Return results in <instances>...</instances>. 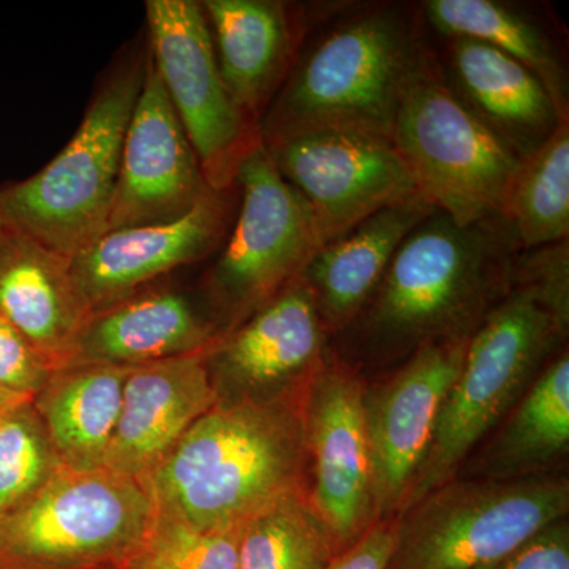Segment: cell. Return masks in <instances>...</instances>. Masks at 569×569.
Returning a JSON list of instances; mask_svg holds the SVG:
<instances>
[{
  "instance_id": "15",
  "label": "cell",
  "mask_w": 569,
  "mask_h": 569,
  "mask_svg": "<svg viewBox=\"0 0 569 569\" xmlns=\"http://www.w3.org/2000/svg\"><path fill=\"white\" fill-rule=\"evenodd\" d=\"M310 438L318 518L339 553L369 529L373 503L366 399L358 378L342 367L326 370L318 380Z\"/></svg>"
},
{
  "instance_id": "29",
  "label": "cell",
  "mask_w": 569,
  "mask_h": 569,
  "mask_svg": "<svg viewBox=\"0 0 569 569\" xmlns=\"http://www.w3.org/2000/svg\"><path fill=\"white\" fill-rule=\"evenodd\" d=\"M241 531L198 530L156 509L148 535L123 569H239Z\"/></svg>"
},
{
  "instance_id": "22",
  "label": "cell",
  "mask_w": 569,
  "mask_h": 569,
  "mask_svg": "<svg viewBox=\"0 0 569 569\" xmlns=\"http://www.w3.org/2000/svg\"><path fill=\"white\" fill-rule=\"evenodd\" d=\"M132 367L102 362L62 367L36 396L37 413L63 466L80 471L104 468Z\"/></svg>"
},
{
  "instance_id": "25",
  "label": "cell",
  "mask_w": 569,
  "mask_h": 569,
  "mask_svg": "<svg viewBox=\"0 0 569 569\" xmlns=\"http://www.w3.org/2000/svg\"><path fill=\"white\" fill-rule=\"evenodd\" d=\"M501 216L522 250L569 239V119L520 163Z\"/></svg>"
},
{
  "instance_id": "14",
  "label": "cell",
  "mask_w": 569,
  "mask_h": 569,
  "mask_svg": "<svg viewBox=\"0 0 569 569\" xmlns=\"http://www.w3.org/2000/svg\"><path fill=\"white\" fill-rule=\"evenodd\" d=\"M230 192H212L170 222L107 231L70 260L91 313L132 296L141 284L213 252L230 227Z\"/></svg>"
},
{
  "instance_id": "2",
  "label": "cell",
  "mask_w": 569,
  "mask_h": 569,
  "mask_svg": "<svg viewBox=\"0 0 569 569\" xmlns=\"http://www.w3.org/2000/svg\"><path fill=\"white\" fill-rule=\"evenodd\" d=\"M522 252L511 224L493 216L468 227L437 211L407 236L369 301L367 336L378 347H425L470 337L492 302L515 287Z\"/></svg>"
},
{
  "instance_id": "34",
  "label": "cell",
  "mask_w": 569,
  "mask_h": 569,
  "mask_svg": "<svg viewBox=\"0 0 569 569\" xmlns=\"http://www.w3.org/2000/svg\"><path fill=\"white\" fill-rule=\"evenodd\" d=\"M32 397L18 395V392L10 391L0 385V417L9 413L13 408L22 406V403L32 402Z\"/></svg>"
},
{
  "instance_id": "26",
  "label": "cell",
  "mask_w": 569,
  "mask_h": 569,
  "mask_svg": "<svg viewBox=\"0 0 569 569\" xmlns=\"http://www.w3.org/2000/svg\"><path fill=\"white\" fill-rule=\"evenodd\" d=\"M337 556L320 518L288 493L242 527L239 569H325Z\"/></svg>"
},
{
  "instance_id": "11",
  "label": "cell",
  "mask_w": 569,
  "mask_h": 569,
  "mask_svg": "<svg viewBox=\"0 0 569 569\" xmlns=\"http://www.w3.org/2000/svg\"><path fill=\"white\" fill-rule=\"evenodd\" d=\"M264 149L309 206L321 249L377 212L421 193L395 142L383 134L316 130Z\"/></svg>"
},
{
  "instance_id": "13",
  "label": "cell",
  "mask_w": 569,
  "mask_h": 569,
  "mask_svg": "<svg viewBox=\"0 0 569 569\" xmlns=\"http://www.w3.org/2000/svg\"><path fill=\"white\" fill-rule=\"evenodd\" d=\"M470 337L419 348L376 400H366L372 497L381 508L395 507L413 488Z\"/></svg>"
},
{
  "instance_id": "8",
  "label": "cell",
  "mask_w": 569,
  "mask_h": 569,
  "mask_svg": "<svg viewBox=\"0 0 569 569\" xmlns=\"http://www.w3.org/2000/svg\"><path fill=\"white\" fill-rule=\"evenodd\" d=\"M149 52L213 192L234 189L239 168L261 144L260 126L231 99L201 2L148 0Z\"/></svg>"
},
{
  "instance_id": "9",
  "label": "cell",
  "mask_w": 569,
  "mask_h": 569,
  "mask_svg": "<svg viewBox=\"0 0 569 569\" xmlns=\"http://www.w3.org/2000/svg\"><path fill=\"white\" fill-rule=\"evenodd\" d=\"M567 508V482L550 479L447 490L399 523L388 569L501 563Z\"/></svg>"
},
{
  "instance_id": "28",
  "label": "cell",
  "mask_w": 569,
  "mask_h": 569,
  "mask_svg": "<svg viewBox=\"0 0 569 569\" xmlns=\"http://www.w3.org/2000/svg\"><path fill=\"white\" fill-rule=\"evenodd\" d=\"M32 403L0 417V518L37 492L61 463Z\"/></svg>"
},
{
  "instance_id": "16",
  "label": "cell",
  "mask_w": 569,
  "mask_h": 569,
  "mask_svg": "<svg viewBox=\"0 0 569 569\" xmlns=\"http://www.w3.org/2000/svg\"><path fill=\"white\" fill-rule=\"evenodd\" d=\"M208 351L133 366L104 468L144 481L217 403Z\"/></svg>"
},
{
  "instance_id": "6",
  "label": "cell",
  "mask_w": 569,
  "mask_h": 569,
  "mask_svg": "<svg viewBox=\"0 0 569 569\" xmlns=\"http://www.w3.org/2000/svg\"><path fill=\"white\" fill-rule=\"evenodd\" d=\"M567 325L522 287H512L490 310L468 340L410 500H421L451 475L560 342Z\"/></svg>"
},
{
  "instance_id": "31",
  "label": "cell",
  "mask_w": 569,
  "mask_h": 569,
  "mask_svg": "<svg viewBox=\"0 0 569 569\" xmlns=\"http://www.w3.org/2000/svg\"><path fill=\"white\" fill-rule=\"evenodd\" d=\"M52 373L47 358L0 313V385L36 399Z\"/></svg>"
},
{
  "instance_id": "3",
  "label": "cell",
  "mask_w": 569,
  "mask_h": 569,
  "mask_svg": "<svg viewBox=\"0 0 569 569\" xmlns=\"http://www.w3.org/2000/svg\"><path fill=\"white\" fill-rule=\"evenodd\" d=\"M302 427L276 403H216L144 479L153 508L198 530L242 529L296 492Z\"/></svg>"
},
{
  "instance_id": "23",
  "label": "cell",
  "mask_w": 569,
  "mask_h": 569,
  "mask_svg": "<svg viewBox=\"0 0 569 569\" xmlns=\"http://www.w3.org/2000/svg\"><path fill=\"white\" fill-rule=\"evenodd\" d=\"M323 336L313 296L299 276L217 347V365L238 383L264 387L312 366Z\"/></svg>"
},
{
  "instance_id": "18",
  "label": "cell",
  "mask_w": 569,
  "mask_h": 569,
  "mask_svg": "<svg viewBox=\"0 0 569 569\" xmlns=\"http://www.w3.org/2000/svg\"><path fill=\"white\" fill-rule=\"evenodd\" d=\"M445 40L447 66H440L449 89L522 162L569 119L522 63L479 41Z\"/></svg>"
},
{
  "instance_id": "10",
  "label": "cell",
  "mask_w": 569,
  "mask_h": 569,
  "mask_svg": "<svg viewBox=\"0 0 569 569\" xmlns=\"http://www.w3.org/2000/svg\"><path fill=\"white\" fill-rule=\"evenodd\" d=\"M241 206L211 271V287L234 316L257 312L302 274L320 247L309 206L282 176L263 142L239 168Z\"/></svg>"
},
{
  "instance_id": "33",
  "label": "cell",
  "mask_w": 569,
  "mask_h": 569,
  "mask_svg": "<svg viewBox=\"0 0 569 569\" xmlns=\"http://www.w3.org/2000/svg\"><path fill=\"white\" fill-rule=\"evenodd\" d=\"M397 527L399 523L392 522L369 527L325 569H388L396 549Z\"/></svg>"
},
{
  "instance_id": "21",
  "label": "cell",
  "mask_w": 569,
  "mask_h": 569,
  "mask_svg": "<svg viewBox=\"0 0 569 569\" xmlns=\"http://www.w3.org/2000/svg\"><path fill=\"white\" fill-rule=\"evenodd\" d=\"M213 340V326L186 296L151 291L93 313L78 336L69 366L149 365L211 350Z\"/></svg>"
},
{
  "instance_id": "1",
  "label": "cell",
  "mask_w": 569,
  "mask_h": 569,
  "mask_svg": "<svg viewBox=\"0 0 569 569\" xmlns=\"http://www.w3.org/2000/svg\"><path fill=\"white\" fill-rule=\"evenodd\" d=\"M436 54L425 18L399 3L348 14L298 58L260 121L261 142L316 130L391 138L403 93Z\"/></svg>"
},
{
  "instance_id": "12",
  "label": "cell",
  "mask_w": 569,
  "mask_h": 569,
  "mask_svg": "<svg viewBox=\"0 0 569 569\" xmlns=\"http://www.w3.org/2000/svg\"><path fill=\"white\" fill-rule=\"evenodd\" d=\"M212 192L148 48L144 81L123 138L107 231L170 222Z\"/></svg>"
},
{
  "instance_id": "7",
  "label": "cell",
  "mask_w": 569,
  "mask_h": 569,
  "mask_svg": "<svg viewBox=\"0 0 569 569\" xmlns=\"http://www.w3.org/2000/svg\"><path fill=\"white\" fill-rule=\"evenodd\" d=\"M392 142L419 192L462 227L501 216L522 163L460 103L437 54L403 93Z\"/></svg>"
},
{
  "instance_id": "24",
  "label": "cell",
  "mask_w": 569,
  "mask_h": 569,
  "mask_svg": "<svg viewBox=\"0 0 569 569\" xmlns=\"http://www.w3.org/2000/svg\"><path fill=\"white\" fill-rule=\"evenodd\" d=\"M421 11L443 39L479 41L522 63L569 116L568 73L559 48L522 11L496 0H429Z\"/></svg>"
},
{
  "instance_id": "27",
  "label": "cell",
  "mask_w": 569,
  "mask_h": 569,
  "mask_svg": "<svg viewBox=\"0 0 569 569\" xmlns=\"http://www.w3.org/2000/svg\"><path fill=\"white\" fill-rule=\"evenodd\" d=\"M569 441V359L561 355L538 378L497 449L500 463L526 466L548 459Z\"/></svg>"
},
{
  "instance_id": "5",
  "label": "cell",
  "mask_w": 569,
  "mask_h": 569,
  "mask_svg": "<svg viewBox=\"0 0 569 569\" xmlns=\"http://www.w3.org/2000/svg\"><path fill=\"white\" fill-rule=\"evenodd\" d=\"M144 482L108 468L59 463L0 518V569H123L153 519Z\"/></svg>"
},
{
  "instance_id": "17",
  "label": "cell",
  "mask_w": 569,
  "mask_h": 569,
  "mask_svg": "<svg viewBox=\"0 0 569 569\" xmlns=\"http://www.w3.org/2000/svg\"><path fill=\"white\" fill-rule=\"evenodd\" d=\"M201 7L224 86L260 126L298 58L309 18L279 0H204Z\"/></svg>"
},
{
  "instance_id": "30",
  "label": "cell",
  "mask_w": 569,
  "mask_h": 569,
  "mask_svg": "<svg viewBox=\"0 0 569 569\" xmlns=\"http://www.w3.org/2000/svg\"><path fill=\"white\" fill-rule=\"evenodd\" d=\"M568 239L553 244L522 250L515 272V287L537 295L539 301L568 323Z\"/></svg>"
},
{
  "instance_id": "4",
  "label": "cell",
  "mask_w": 569,
  "mask_h": 569,
  "mask_svg": "<svg viewBox=\"0 0 569 569\" xmlns=\"http://www.w3.org/2000/svg\"><path fill=\"white\" fill-rule=\"evenodd\" d=\"M146 51L110 71L77 132L47 167L0 190L2 219L69 260L107 231Z\"/></svg>"
},
{
  "instance_id": "19",
  "label": "cell",
  "mask_w": 569,
  "mask_h": 569,
  "mask_svg": "<svg viewBox=\"0 0 569 569\" xmlns=\"http://www.w3.org/2000/svg\"><path fill=\"white\" fill-rule=\"evenodd\" d=\"M0 313L54 372L70 365L78 336L92 317L69 258L7 222L0 230Z\"/></svg>"
},
{
  "instance_id": "35",
  "label": "cell",
  "mask_w": 569,
  "mask_h": 569,
  "mask_svg": "<svg viewBox=\"0 0 569 569\" xmlns=\"http://www.w3.org/2000/svg\"><path fill=\"white\" fill-rule=\"evenodd\" d=\"M498 565H490V567H482L477 569H497Z\"/></svg>"
},
{
  "instance_id": "20",
  "label": "cell",
  "mask_w": 569,
  "mask_h": 569,
  "mask_svg": "<svg viewBox=\"0 0 569 569\" xmlns=\"http://www.w3.org/2000/svg\"><path fill=\"white\" fill-rule=\"evenodd\" d=\"M437 212L422 193L369 217L318 250L302 271L325 329H342L358 317L383 279L407 236Z\"/></svg>"
},
{
  "instance_id": "36",
  "label": "cell",
  "mask_w": 569,
  "mask_h": 569,
  "mask_svg": "<svg viewBox=\"0 0 569 569\" xmlns=\"http://www.w3.org/2000/svg\"><path fill=\"white\" fill-rule=\"evenodd\" d=\"M3 224H6V220H3L2 216H0V230H2Z\"/></svg>"
},
{
  "instance_id": "32",
  "label": "cell",
  "mask_w": 569,
  "mask_h": 569,
  "mask_svg": "<svg viewBox=\"0 0 569 569\" xmlns=\"http://www.w3.org/2000/svg\"><path fill=\"white\" fill-rule=\"evenodd\" d=\"M497 569H569L568 529L552 523L520 546Z\"/></svg>"
}]
</instances>
